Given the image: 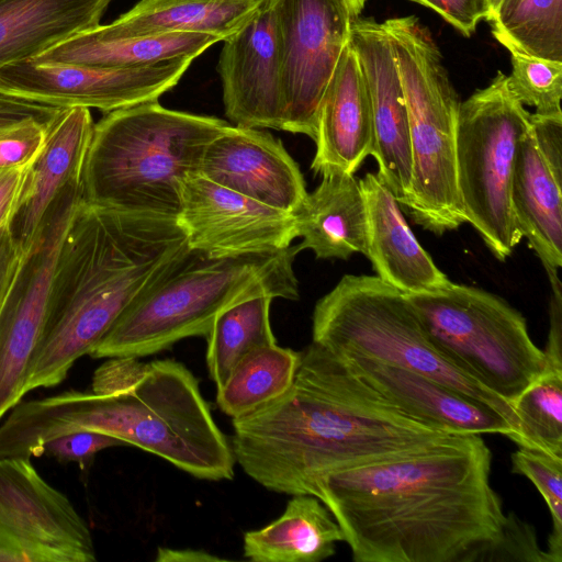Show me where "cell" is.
Returning a JSON list of instances; mask_svg holds the SVG:
<instances>
[{
    "instance_id": "obj_1",
    "label": "cell",
    "mask_w": 562,
    "mask_h": 562,
    "mask_svg": "<svg viewBox=\"0 0 562 562\" xmlns=\"http://www.w3.org/2000/svg\"><path fill=\"white\" fill-rule=\"evenodd\" d=\"M481 435L321 477L313 491L356 562H475L505 521Z\"/></svg>"
},
{
    "instance_id": "obj_2",
    "label": "cell",
    "mask_w": 562,
    "mask_h": 562,
    "mask_svg": "<svg viewBox=\"0 0 562 562\" xmlns=\"http://www.w3.org/2000/svg\"><path fill=\"white\" fill-rule=\"evenodd\" d=\"M232 450L265 488L313 495L324 475L419 451L453 434L402 413L312 341L290 389L233 419Z\"/></svg>"
},
{
    "instance_id": "obj_3",
    "label": "cell",
    "mask_w": 562,
    "mask_h": 562,
    "mask_svg": "<svg viewBox=\"0 0 562 562\" xmlns=\"http://www.w3.org/2000/svg\"><path fill=\"white\" fill-rule=\"evenodd\" d=\"M189 251L177 218L81 202L53 274L42 340L25 394L60 383L117 318Z\"/></svg>"
},
{
    "instance_id": "obj_4",
    "label": "cell",
    "mask_w": 562,
    "mask_h": 562,
    "mask_svg": "<svg viewBox=\"0 0 562 562\" xmlns=\"http://www.w3.org/2000/svg\"><path fill=\"white\" fill-rule=\"evenodd\" d=\"M15 423L33 450L58 436L93 430L150 452L206 481L234 477L231 443L215 423L192 372L171 359L111 357L91 392L67 391L21 403Z\"/></svg>"
},
{
    "instance_id": "obj_5",
    "label": "cell",
    "mask_w": 562,
    "mask_h": 562,
    "mask_svg": "<svg viewBox=\"0 0 562 562\" xmlns=\"http://www.w3.org/2000/svg\"><path fill=\"white\" fill-rule=\"evenodd\" d=\"M229 126L158 101L105 113L93 126L82 172L83 202L177 218L182 181L199 172L205 147Z\"/></svg>"
},
{
    "instance_id": "obj_6",
    "label": "cell",
    "mask_w": 562,
    "mask_h": 562,
    "mask_svg": "<svg viewBox=\"0 0 562 562\" xmlns=\"http://www.w3.org/2000/svg\"><path fill=\"white\" fill-rule=\"evenodd\" d=\"M299 245L234 257L189 248L183 258L134 302L89 353L93 358L145 357L188 337L203 336L227 308L270 296L299 299L293 262Z\"/></svg>"
},
{
    "instance_id": "obj_7",
    "label": "cell",
    "mask_w": 562,
    "mask_h": 562,
    "mask_svg": "<svg viewBox=\"0 0 562 562\" xmlns=\"http://www.w3.org/2000/svg\"><path fill=\"white\" fill-rule=\"evenodd\" d=\"M393 47L409 125L412 184L405 206L435 234L467 223L457 182L459 97L429 31L415 16L382 23Z\"/></svg>"
},
{
    "instance_id": "obj_8",
    "label": "cell",
    "mask_w": 562,
    "mask_h": 562,
    "mask_svg": "<svg viewBox=\"0 0 562 562\" xmlns=\"http://www.w3.org/2000/svg\"><path fill=\"white\" fill-rule=\"evenodd\" d=\"M313 342L331 353L352 352L435 380L502 414L527 448L509 403L450 364L431 345L405 294L376 276L346 274L315 304Z\"/></svg>"
},
{
    "instance_id": "obj_9",
    "label": "cell",
    "mask_w": 562,
    "mask_h": 562,
    "mask_svg": "<svg viewBox=\"0 0 562 562\" xmlns=\"http://www.w3.org/2000/svg\"><path fill=\"white\" fill-rule=\"evenodd\" d=\"M406 297L441 357L510 405L544 373L525 317L499 296L452 282Z\"/></svg>"
},
{
    "instance_id": "obj_10",
    "label": "cell",
    "mask_w": 562,
    "mask_h": 562,
    "mask_svg": "<svg viewBox=\"0 0 562 562\" xmlns=\"http://www.w3.org/2000/svg\"><path fill=\"white\" fill-rule=\"evenodd\" d=\"M530 113L498 71L493 81L460 103L457 182L467 223L501 261L522 239L512 205V181Z\"/></svg>"
},
{
    "instance_id": "obj_11",
    "label": "cell",
    "mask_w": 562,
    "mask_h": 562,
    "mask_svg": "<svg viewBox=\"0 0 562 562\" xmlns=\"http://www.w3.org/2000/svg\"><path fill=\"white\" fill-rule=\"evenodd\" d=\"M284 94L282 131L316 136L319 108L350 41L348 0H271Z\"/></svg>"
},
{
    "instance_id": "obj_12",
    "label": "cell",
    "mask_w": 562,
    "mask_h": 562,
    "mask_svg": "<svg viewBox=\"0 0 562 562\" xmlns=\"http://www.w3.org/2000/svg\"><path fill=\"white\" fill-rule=\"evenodd\" d=\"M192 60L183 57L114 69L26 59L0 68V94L53 108L98 109L109 113L157 101L178 83Z\"/></svg>"
},
{
    "instance_id": "obj_13",
    "label": "cell",
    "mask_w": 562,
    "mask_h": 562,
    "mask_svg": "<svg viewBox=\"0 0 562 562\" xmlns=\"http://www.w3.org/2000/svg\"><path fill=\"white\" fill-rule=\"evenodd\" d=\"M82 201L81 184L69 187L57 200L0 313V420L25 395L29 369L47 321L59 250Z\"/></svg>"
},
{
    "instance_id": "obj_14",
    "label": "cell",
    "mask_w": 562,
    "mask_h": 562,
    "mask_svg": "<svg viewBox=\"0 0 562 562\" xmlns=\"http://www.w3.org/2000/svg\"><path fill=\"white\" fill-rule=\"evenodd\" d=\"M177 221L189 248L210 257L278 251L296 238L292 214L224 188L199 172L182 181Z\"/></svg>"
},
{
    "instance_id": "obj_15",
    "label": "cell",
    "mask_w": 562,
    "mask_h": 562,
    "mask_svg": "<svg viewBox=\"0 0 562 562\" xmlns=\"http://www.w3.org/2000/svg\"><path fill=\"white\" fill-rule=\"evenodd\" d=\"M0 521L36 562H93L90 529L30 458H0Z\"/></svg>"
},
{
    "instance_id": "obj_16",
    "label": "cell",
    "mask_w": 562,
    "mask_h": 562,
    "mask_svg": "<svg viewBox=\"0 0 562 562\" xmlns=\"http://www.w3.org/2000/svg\"><path fill=\"white\" fill-rule=\"evenodd\" d=\"M512 205L521 237L549 278L562 266V114H530L512 181Z\"/></svg>"
},
{
    "instance_id": "obj_17",
    "label": "cell",
    "mask_w": 562,
    "mask_h": 562,
    "mask_svg": "<svg viewBox=\"0 0 562 562\" xmlns=\"http://www.w3.org/2000/svg\"><path fill=\"white\" fill-rule=\"evenodd\" d=\"M349 43L370 95L374 130L371 156L378 164L376 176L405 207L412 184L409 125L392 44L382 23L358 18L352 22Z\"/></svg>"
},
{
    "instance_id": "obj_18",
    "label": "cell",
    "mask_w": 562,
    "mask_h": 562,
    "mask_svg": "<svg viewBox=\"0 0 562 562\" xmlns=\"http://www.w3.org/2000/svg\"><path fill=\"white\" fill-rule=\"evenodd\" d=\"M217 70L225 113L236 126L282 131L285 103L270 3L224 40Z\"/></svg>"
},
{
    "instance_id": "obj_19",
    "label": "cell",
    "mask_w": 562,
    "mask_h": 562,
    "mask_svg": "<svg viewBox=\"0 0 562 562\" xmlns=\"http://www.w3.org/2000/svg\"><path fill=\"white\" fill-rule=\"evenodd\" d=\"M199 173L276 210L293 214L307 194L304 177L269 132L231 125L205 147Z\"/></svg>"
},
{
    "instance_id": "obj_20",
    "label": "cell",
    "mask_w": 562,
    "mask_h": 562,
    "mask_svg": "<svg viewBox=\"0 0 562 562\" xmlns=\"http://www.w3.org/2000/svg\"><path fill=\"white\" fill-rule=\"evenodd\" d=\"M333 355L392 406L420 423L453 435H505L518 443L507 419L485 404L397 366L359 353Z\"/></svg>"
},
{
    "instance_id": "obj_21",
    "label": "cell",
    "mask_w": 562,
    "mask_h": 562,
    "mask_svg": "<svg viewBox=\"0 0 562 562\" xmlns=\"http://www.w3.org/2000/svg\"><path fill=\"white\" fill-rule=\"evenodd\" d=\"M86 108H63L48 121L45 145L34 160L27 190L11 227L21 245L31 251L60 195L81 184L93 132Z\"/></svg>"
},
{
    "instance_id": "obj_22",
    "label": "cell",
    "mask_w": 562,
    "mask_h": 562,
    "mask_svg": "<svg viewBox=\"0 0 562 562\" xmlns=\"http://www.w3.org/2000/svg\"><path fill=\"white\" fill-rule=\"evenodd\" d=\"M314 173H350L371 155L374 143L369 91L350 43L345 47L324 94L318 117Z\"/></svg>"
},
{
    "instance_id": "obj_23",
    "label": "cell",
    "mask_w": 562,
    "mask_h": 562,
    "mask_svg": "<svg viewBox=\"0 0 562 562\" xmlns=\"http://www.w3.org/2000/svg\"><path fill=\"white\" fill-rule=\"evenodd\" d=\"M359 186L367 210L366 256L376 277L405 295L448 288L452 282L420 246L376 173H366Z\"/></svg>"
},
{
    "instance_id": "obj_24",
    "label": "cell",
    "mask_w": 562,
    "mask_h": 562,
    "mask_svg": "<svg viewBox=\"0 0 562 562\" xmlns=\"http://www.w3.org/2000/svg\"><path fill=\"white\" fill-rule=\"evenodd\" d=\"M300 250L311 249L319 259H348L367 251V210L353 175L330 173L307 192L292 214Z\"/></svg>"
},
{
    "instance_id": "obj_25",
    "label": "cell",
    "mask_w": 562,
    "mask_h": 562,
    "mask_svg": "<svg viewBox=\"0 0 562 562\" xmlns=\"http://www.w3.org/2000/svg\"><path fill=\"white\" fill-rule=\"evenodd\" d=\"M271 0H140L112 23L85 30L95 38L209 34L224 41L238 32Z\"/></svg>"
},
{
    "instance_id": "obj_26",
    "label": "cell",
    "mask_w": 562,
    "mask_h": 562,
    "mask_svg": "<svg viewBox=\"0 0 562 562\" xmlns=\"http://www.w3.org/2000/svg\"><path fill=\"white\" fill-rule=\"evenodd\" d=\"M112 0H0V68L100 24Z\"/></svg>"
},
{
    "instance_id": "obj_27",
    "label": "cell",
    "mask_w": 562,
    "mask_h": 562,
    "mask_svg": "<svg viewBox=\"0 0 562 562\" xmlns=\"http://www.w3.org/2000/svg\"><path fill=\"white\" fill-rule=\"evenodd\" d=\"M344 532L328 508L308 494L292 495L269 525L244 535V557L254 562H319L333 557Z\"/></svg>"
},
{
    "instance_id": "obj_28",
    "label": "cell",
    "mask_w": 562,
    "mask_h": 562,
    "mask_svg": "<svg viewBox=\"0 0 562 562\" xmlns=\"http://www.w3.org/2000/svg\"><path fill=\"white\" fill-rule=\"evenodd\" d=\"M215 36L192 32L157 35L95 38L85 30L55 44L33 58L41 64H75L98 68H137L183 57L195 58Z\"/></svg>"
},
{
    "instance_id": "obj_29",
    "label": "cell",
    "mask_w": 562,
    "mask_h": 562,
    "mask_svg": "<svg viewBox=\"0 0 562 562\" xmlns=\"http://www.w3.org/2000/svg\"><path fill=\"white\" fill-rule=\"evenodd\" d=\"M300 360L301 352L277 342L255 349L217 386V406L235 419L272 403L292 385Z\"/></svg>"
},
{
    "instance_id": "obj_30",
    "label": "cell",
    "mask_w": 562,
    "mask_h": 562,
    "mask_svg": "<svg viewBox=\"0 0 562 562\" xmlns=\"http://www.w3.org/2000/svg\"><path fill=\"white\" fill-rule=\"evenodd\" d=\"M270 296H258L224 311L205 336L206 366L216 387L255 349L276 344L270 323Z\"/></svg>"
},
{
    "instance_id": "obj_31",
    "label": "cell",
    "mask_w": 562,
    "mask_h": 562,
    "mask_svg": "<svg viewBox=\"0 0 562 562\" xmlns=\"http://www.w3.org/2000/svg\"><path fill=\"white\" fill-rule=\"evenodd\" d=\"M487 21L509 52L562 61V0H504Z\"/></svg>"
},
{
    "instance_id": "obj_32",
    "label": "cell",
    "mask_w": 562,
    "mask_h": 562,
    "mask_svg": "<svg viewBox=\"0 0 562 562\" xmlns=\"http://www.w3.org/2000/svg\"><path fill=\"white\" fill-rule=\"evenodd\" d=\"M512 407L527 448L562 458V368L548 366Z\"/></svg>"
},
{
    "instance_id": "obj_33",
    "label": "cell",
    "mask_w": 562,
    "mask_h": 562,
    "mask_svg": "<svg viewBox=\"0 0 562 562\" xmlns=\"http://www.w3.org/2000/svg\"><path fill=\"white\" fill-rule=\"evenodd\" d=\"M510 91L521 104L536 109V114H562V61L510 52Z\"/></svg>"
},
{
    "instance_id": "obj_34",
    "label": "cell",
    "mask_w": 562,
    "mask_h": 562,
    "mask_svg": "<svg viewBox=\"0 0 562 562\" xmlns=\"http://www.w3.org/2000/svg\"><path fill=\"white\" fill-rule=\"evenodd\" d=\"M510 459L512 472L529 479L547 503L552 519L547 553L562 562V458L519 447Z\"/></svg>"
},
{
    "instance_id": "obj_35",
    "label": "cell",
    "mask_w": 562,
    "mask_h": 562,
    "mask_svg": "<svg viewBox=\"0 0 562 562\" xmlns=\"http://www.w3.org/2000/svg\"><path fill=\"white\" fill-rule=\"evenodd\" d=\"M476 561L552 562L539 547L535 529L514 513L505 516L498 536L481 550Z\"/></svg>"
},
{
    "instance_id": "obj_36",
    "label": "cell",
    "mask_w": 562,
    "mask_h": 562,
    "mask_svg": "<svg viewBox=\"0 0 562 562\" xmlns=\"http://www.w3.org/2000/svg\"><path fill=\"white\" fill-rule=\"evenodd\" d=\"M49 120L27 117L0 128V169L33 164L45 145Z\"/></svg>"
},
{
    "instance_id": "obj_37",
    "label": "cell",
    "mask_w": 562,
    "mask_h": 562,
    "mask_svg": "<svg viewBox=\"0 0 562 562\" xmlns=\"http://www.w3.org/2000/svg\"><path fill=\"white\" fill-rule=\"evenodd\" d=\"M116 446L125 443L99 431L78 430L46 441L41 456L46 454L61 462L75 461L81 465H89L99 451Z\"/></svg>"
},
{
    "instance_id": "obj_38",
    "label": "cell",
    "mask_w": 562,
    "mask_h": 562,
    "mask_svg": "<svg viewBox=\"0 0 562 562\" xmlns=\"http://www.w3.org/2000/svg\"><path fill=\"white\" fill-rule=\"evenodd\" d=\"M439 13L447 22L469 36L491 13L490 0H411Z\"/></svg>"
},
{
    "instance_id": "obj_39",
    "label": "cell",
    "mask_w": 562,
    "mask_h": 562,
    "mask_svg": "<svg viewBox=\"0 0 562 562\" xmlns=\"http://www.w3.org/2000/svg\"><path fill=\"white\" fill-rule=\"evenodd\" d=\"M27 251L14 235L11 224L0 228V313L27 259Z\"/></svg>"
},
{
    "instance_id": "obj_40",
    "label": "cell",
    "mask_w": 562,
    "mask_h": 562,
    "mask_svg": "<svg viewBox=\"0 0 562 562\" xmlns=\"http://www.w3.org/2000/svg\"><path fill=\"white\" fill-rule=\"evenodd\" d=\"M32 165L0 169V228L12 223L23 203Z\"/></svg>"
},
{
    "instance_id": "obj_41",
    "label": "cell",
    "mask_w": 562,
    "mask_h": 562,
    "mask_svg": "<svg viewBox=\"0 0 562 562\" xmlns=\"http://www.w3.org/2000/svg\"><path fill=\"white\" fill-rule=\"evenodd\" d=\"M552 285L550 330L544 351L548 366L562 368V291L557 277L549 278Z\"/></svg>"
},
{
    "instance_id": "obj_42",
    "label": "cell",
    "mask_w": 562,
    "mask_h": 562,
    "mask_svg": "<svg viewBox=\"0 0 562 562\" xmlns=\"http://www.w3.org/2000/svg\"><path fill=\"white\" fill-rule=\"evenodd\" d=\"M59 108H53L11 97L0 102V128L27 117L52 119Z\"/></svg>"
},
{
    "instance_id": "obj_43",
    "label": "cell",
    "mask_w": 562,
    "mask_h": 562,
    "mask_svg": "<svg viewBox=\"0 0 562 562\" xmlns=\"http://www.w3.org/2000/svg\"><path fill=\"white\" fill-rule=\"evenodd\" d=\"M0 561L36 562L34 555L0 521Z\"/></svg>"
},
{
    "instance_id": "obj_44",
    "label": "cell",
    "mask_w": 562,
    "mask_h": 562,
    "mask_svg": "<svg viewBox=\"0 0 562 562\" xmlns=\"http://www.w3.org/2000/svg\"><path fill=\"white\" fill-rule=\"evenodd\" d=\"M223 560L225 561L226 559L204 550L171 549L165 547L158 548L155 558L156 562H217Z\"/></svg>"
},
{
    "instance_id": "obj_45",
    "label": "cell",
    "mask_w": 562,
    "mask_h": 562,
    "mask_svg": "<svg viewBox=\"0 0 562 562\" xmlns=\"http://www.w3.org/2000/svg\"><path fill=\"white\" fill-rule=\"evenodd\" d=\"M353 15L357 18L362 11L367 0H348Z\"/></svg>"
},
{
    "instance_id": "obj_46",
    "label": "cell",
    "mask_w": 562,
    "mask_h": 562,
    "mask_svg": "<svg viewBox=\"0 0 562 562\" xmlns=\"http://www.w3.org/2000/svg\"><path fill=\"white\" fill-rule=\"evenodd\" d=\"M503 1L504 0H490L491 13H490L488 19L496 12V10L498 9V7L502 4Z\"/></svg>"
},
{
    "instance_id": "obj_47",
    "label": "cell",
    "mask_w": 562,
    "mask_h": 562,
    "mask_svg": "<svg viewBox=\"0 0 562 562\" xmlns=\"http://www.w3.org/2000/svg\"><path fill=\"white\" fill-rule=\"evenodd\" d=\"M5 95L0 94V102L4 99Z\"/></svg>"
}]
</instances>
